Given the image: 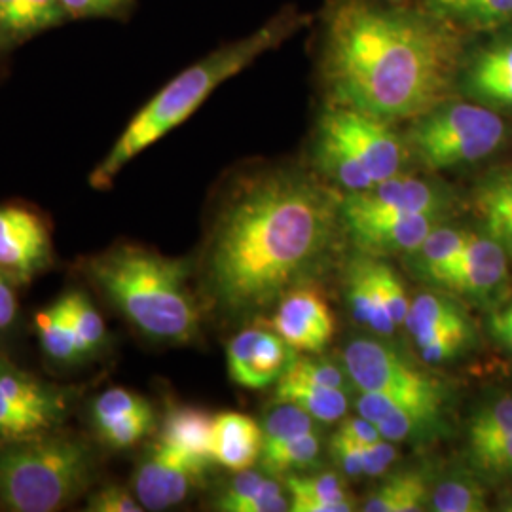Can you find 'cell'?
<instances>
[{
  "mask_svg": "<svg viewBox=\"0 0 512 512\" xmlns=\"http://www.w3.org/2000/svg\"><path fill=\"white\" fill-rule=\"evenodd\" d=\"M346 300L353 319L380 336H391L395 323L376 293L370 275V256L363 255L349 262L346 272Z\"/></svg>",
  "mask_w": 512,
  "mask_h": 512,
  "instance_id": "f1b7e54d",
  "label": "cell"
},
{
  "mask_svg": "<svg viewBox=\"0 0 512 512\" xmlns=\"http://www.w3.org/2000/svg\"><path fill=\"white\" fill-rule=\"evenodd\" d=\"M486 484L469 469V473H452L444 476L433 488L429 497V511L435 512H484L488 511Z\"/></svg>",
  "mask_w": 512,
  "mask_h": 512,
  "instance_id": "836d02e7",
  "label": "cell"
},
{
  "mask_svg": "<svg viewBox=\"0 0 512 512\" xmlns=\"http://www.w3.org/2000/svg\"><path fill=\"white\" fill-rule=\"evenodd\" d=\"M285 374L310 384L325 385L346 393L355 387L344 365H336L329 359H321V357H300L296 353L293 363L285 370Z\"/></svg>",
  "mask_w": 512,
  "mask_h": 512,
  "instance_id": "74e56055",
  "label": "cell"
},
{
  "mask_svg": "<svg viewBox=\"0 0 512 512\" xmlns=\"http://www.w3.org/2000/svg\"><path fill=\"white\" fill-rule=\"evenodd\" d=\"M490 325L497 327H512V300L497 306V310L490 315Z\"/></svg>",
  "mask_w": 512,
  "mask_h": 512,
  "instance_id": "f907efd6",
  "label": "cell"
},
{
  "mask_svg": "<svg viewBox=\"0 0 512 512\" xmlns=\"http://www.w3.org/2000/svg\"><path fill=\"white\" fill-rule=\"evenodd\" d=\"M342 198L300 169L241 179L220 202L200 260L205 304L224 317L268 311L334 253Z\"/></svg>",
  "mask_w": 512,
  "mask_h": 512,
  "instance_id": "6da1fadb",
  "label": "cell"
},
{
  "mask_svg": "<svg viewBox=\"0 0 512 512\" xmlns=\"http://www.w3.org/2000/svg\"><path fill=\"white\" fill-rule=\"evenodd\" d=\"M270 327L296 353L319 355L334 336V317L327 300L302 285L279 300Z\"/></svg>",
  "mask_w": 512,
  "mask_h": 512,
  "instance_id": "d6986e66",
  "label": "cell"
},
{
  "mask_svg": "<svg viewBox=\"0 0 512 512\" xmlns=\"http://www.w3.org/2000/svg\"><path fill=\"white\" fill-rule=\"evenodd\" d=\"M370 275H372L376 293L380 296L387 313L391 315L395 327H403L406 313L410 308L403 281L393 272L391 266L374 260V256H370Z\"/></svg>",
  "mask_w": 512,
  "mask_h": 512,
  "instance_id": "f35d334b",
  "label": "cell"
},
{
  "mask_svg": "<svg viewBox=\"0 0 512 512\" xmlns=\"http://www.w3.org/2000/svg\"><path fill=\"white\" fill-rule=\"evenodd\" d=\"M35 332L42 355L50 365L73 368L88 363L61 298H57L52 306L38 311Z\"/></svg>",
  "mask_w": 512,
  "mask_h": 512,
  "instance_id": "83f0119b",
  "label": "cell"
},
{
  "mask_svg": "<svg viewBox=\"0 0 512 512\" xmlns=\"http://www.w3.org/2000/svg\"><path fill=\"white\" fill-rule=\"evenodd\" d=\"M99 473L90 440L67 431L0 446V505L14 512H54L90 490Z\"/></svg>",
  "mask_w": 512,
  "mask_h": 512,
  "instance_id": "5b68a950",
  "label": "cell"
},
{
  "mask_svg": "<svg viewBox=\"0 0 512 512\" xmlns=\"http://www.w3.org/2000/svg\"><path fill=\"white\" fill-rule=\"evenodd\" d=\"M342 365L357 391L403 399L450 403L446 384L382 338H353L342 351Z\"/></svg>",
  "mask_w": 512,
  "mask_h": 512,
  "instance_id": "ba28073f",
  "label": "cell"
},
{
  "mask_svg": "<svg viewBox=\"0 0 512 512\" xmlns=\"http://www.w3.org/2000/svg\"><path fill=\"white\" fill-rule=\"evenodd\" d=\"M501 509H505V511H512V497L503 503V507H501Z\"/></svg>",
  "mask_w": 512,
  "mask_h": 512,
  "instance_id": "f5cc1de1",
  "label": "cell"
},
{
  "mask_svg": "<svg viewBox=\"0 0 512 512\" xmlns=\"http://www.w3.org/2000/svg\"><path fill=\"white\" fill-rule=\"evenodd\" d=\"M211 433L213 416L194 406H175L165 414L158 442L205 467H211V463H215L211 456Z\"/></svg>",
  "mask_w": 512,
  "mask_h": 512,
  "instance_id": "d4e9b609",
  "label": "cell"
},
{
  "mask_svg": "<svg viewBox=\"0 0 512 512\" xmlns=\"http://www.w3.org/2000/svg\"><path fill=\"white\" fill-rule=\"evenodd\" d=\"M129 4L131 0H61L65 16L71 19L118 16Z\"/></svg>",
  "mask_w": 512,
  "mask_h": 512,
  "instance_id": "ee69618b",
  "label": "cell"
},
{
  "mask_svg": "<svg viewBox=\"0 0 512 512\" xmlns=\"http://www.w3.org/2000/svg\"><path fill=\"white\" fill-rule=\"evenodd\" d=\"M471 202L476 215L512 207V164L495 169L476 184Z\"/></svg>",
  "mask_w": 512,
  "mask_h": 512,
  "instance_id": "60d3db41",
  "label": "cell"
},
{
  "mask_svg": "<svg viewBox=\"0 0 512 512\" xmlns=\"http://www.w3.org/2000/svg\"><path fill=\"white\" fill-rule=\"evenodd\" d=\"M330 454L332 459L338 463V467L344 471V475L363 476V446H357L355 442L342 437V435H334L330 440Z\"/></svg>",
  "mask_w": 512,
  "mask_h": 512,
  "instance_id": "bcb514c9",
  "label": "cell"
},
{
  "mask_svg": "<svg viewBox=\"0 0 512 512\" xmlns=\"http://www.w3.org/2000/svg\"><path fill=\"white\" fill-rule=\"evenodd\" d=\"M357 414L372 421L391 442H420L440 437L446 429L448 404L397 399L382 393L359 391Z\"/></svg>",
  "mask_w": 512,
  "mask_h": 512,
  "instance_id": "2e32d148",
  "label": "cell"
},
{
  "mask_svg": "<svg viewBox=\"0 0 512 512\" xmlns=\"http://www.w3.org/2000/svg\"><path fill=\"white\" fill-rule=\"evenodd\" d=\"M458 92L499 114H512V31L497 33L463 55Z\"/></svg>",
  "mask_w": 512,
  "mask_h": 512,
  "instance_id": "9a60e30c",
  "label": "cell"
},
{
  "mask_svg": "<svg viewBox=\"0 0 512 512\" xmlns=\"http://www.w3.org/2000/svg\"><path fill=\"white\" fill-rule=\"evenodd\" d=\"M319 421L313 420L308 412H304L302 408H298L293 403H279L272 408L262 425V435H264V444L262 448H270L277 446L281 442L306 435L310 431L319 429L317 425Z\"/></svg>",
  "mask_w": 512,
  "mask_h": 512,
  "instance_id": "d590c367",
  "label": "cell"
},
{
  "mask_svg": "<svg viewBox=\"0 0 512 512\" xmlns=\"http://www.w3.org/2000/svg\"><path fill=\"white\" fill-rule=\"evenodd\" d=\"M80 389L54 384L0 353V446L61 431Z\"/></svg>",
  "mask_w": 512,
  "mask_h": 512,
  "instance_id": "52a82bcc",
  "label": "cell"
},
{
  "mask_svg": "<svg viewBox=\"0 0 512 512\" xmlns=\"http://www.w3.org/2000/svg\"><path fill=\"white\" fill-rule=\"evenodd\" d=\"M313 164L315 169L332 184L340 186L348 194L363 192L374 186L365 165L355 152L323 122L317 124L313 143Z\"/></svg>",
  "mask_w": 512,
  "mask_h": 512,
  "instance_id": "cb8c5ba5",
  "label": "cell"
},
{
  "mask_svg": "<svg viewBox=\"0 0 512 512\" xmlns=\"http://www.w3.org/2000/svg\"><path fill=\"white\" fill-rule=\"evenodd\" d=\"M18 285L0 270V344H6L19 329Z\"/></svg>",
  "mask_w": 512,
  "mask_h": 512,
  "instance_id": "7bdbcfd3",
  "label": "cell"
},
{
  "mask_svg": "<svg viewBox=\"0 0 512 512\" xmlns=\"http://www.w3.org/2000/svg\"><path fill=\"white\" fill-rule=\"evenodd\" d=\"M420 8L461 31H494L512 21V0H421Z\"/></svg>",
  "mask_w": 512,
  "mask_h": 512,
  "instance_id": "f546056e",
  "label": "cell"
},
{
  "mask_svg": "<svg viewBox=\"0 0 512 512\" xmlns=\"http://www.w3.org/2000/svg\"><path fill=\"white\" fill-rule=\"evenodd\" d=\"M67 19L61 0H19L18 44Z\"/></svg>",
  "mask_w": 512,
  "mask_h": 512,
  "instance_id": "ab89813d",
  "label": "cell"
},
{
  "mask_svg": "<svg viewBox=\"0 0 512 512\" xmlns=\"http://www.w3.org/2000/svg\"><path fill=\"white\" fill-rule=\"evenodd\" d=\"M59 298L73 323L76 338L84 349L88 363L97 357H103L109 349L110 334L107 323L101 311L93 304L92 298L78 289H71Z\"/></svg>",
  "mask_w": 512,
  "mask_h": 512,
  "instance_id": "d6a6232c",
  "label": "cell"
},
{
  "mask_svg": "<svg viewBox=\"0 0 512 512\" xmlns=\"http://www.w3.org/2000/svg\"><path fill=\"white\" fill-rule=\"evenodd\" d=\"M461 29L423 8L332 0L321 76L330 107L410 122L458 92Z\"/></svg>",
  "mask_w": 512,
  "mask_h": 512,
  "instance_id": "7a4b0ae2",
  "label": "cell"
},
{
  "mask_svg": "<svg viewBox=\"0 0 512 512\" xmlns=\"http://www.w3.org/2000/svg\"><path fill=\"white\" fill-rule=\"evenodd\" d=\"M473 234L475 232L448 226L442 222L421 241L416 251L404 256L406 268L416 279L435 287L440 277L458 262L459 256L463 255Z\"/></svg>",
  "mask_w": 512,
  "mask_h": 512,
  "instance_id": "603a6c76",
  "label": "cell"
},
{
  "mask_svg": "<svg viewBox=\"0 0 512 512\" xmlns=\"http://www.w3.org/2000/svg\"><path fill=\"white\" fill-rule=\"evenodd\" d=\"M476 332L471 330H448L433 336L414 340L420 351L421 361L427 365H444L461 357L465 351L473 348Z\"/></svg>",
  "mask_w": 512,
  "mask_h": 512,
  "instance_id": "8d00e7d4",
  "label": "cell"
},
{
  "mask_svg": "<svg viewBox=\"0 0 512 512\" xmlns=\"http://www.w3.org/2000/svg\"><path fill=\"white\" fill-rule=\"evenodd\" d=\"M209 467L156 442L139 461L131 492L143 511H167L181 505L200 484Z\"/></svg>",
  "mask_w": 512,
  "mask_h": 512,
  "instance_id": "5bb4252c",
  "label": "cell"
},
{
  "mask_svg": "<svg viewBox=\"0 0 512 512\" xmlns=\"http://www.w3.org/2000/svg\"><path fill=\"white\" fill-rule=\"evenodd\" d=\"M310 19L308 14L287 8L255 33L220 46L219 50L177 74L131 118L128 128L93 169L90 186L95 190H109L133 158L158 143L169 131L179 128L226 80L245 71L258 57L285 44L302 31Z\"/></svg>",
  "mask_w": 512,
  "mask_h": 512,
  "instance_id": "277c9868",
  "label": "cell"
},
{
  "mask_svg": "<svg viewBox=\"0 0 512 512\" xmlns=\"http://www.w3.org/2000/svg\"><path fill=\"white\" fill-rule=\"evenodd\" d=\"M285 488L293 512H349L355 509V499L348 494L346 480L334 471L317 475H289Z\"/></svg>",
  "mask_w": 512,
  "mask_h": 512,
  "instance_id": "484cf974",
  "label": "cell"
},
{
  "mask_svg": "<svg viewBox=\"0 0 512 512\" xmlns=\"http://www.w3.org/2000/svg\"><path fill=\"white\" fill-rule=\"evenodd\" d=\"M262 427L239 412H220L213 418L211 456L224 469L239 473L253 469L262 454Z\"/></svg>",
  "mask_w": 512,
  "mask_h": 512,
  "instance_id": "44dd1931",
  "label": "cell"
},
{
  "mask_svg": "<svg viewBox=\"0 0 512 512\" xmlns=\"http://www.w3.org/2000/svg\"><path fill=\"white\" fill-rule=\"evenodd\" d=\"M454 205L452 192L431 179L399 173L363 192L342 198V219L391 217V215H442L448 217Z\"/></svg>",
  "mask_w": 512,
  "mask_h": 512,
  "instance_id": "8fae6325",
  "label": "cell"
},
{
  "mask_svg": "<svg viewBox=\"0 0 512 512\" xmlns=\"http://www.w3.org/2000/svg\"><path fill=\"white\" fill-rule=\"evenodd\" d=\"M431 482L425 471L406 469L385 478L363 505L366 512H418L429 509Z\"/></svg>",
  "mask_w": 512,
  "mask_h": 512,
  "instance_id": "1f68e13d",
  "label": "cell"
},
{
  "mask_svg": "<svg viewBox=\"0 0 512 512\" xmlns=\"http://www.w3.org/2000/svg\"><path fill=\"white\" fill-rule=\"evenodd\" d=\"M90 512H141L143 507L137 497L118 484H105L97 488L86 503Z\"/></svg>",
  "mask_w": 512,
  "mask_h": 512,
  "instance_id": "b9f144b4",
  "label": "cell"
},
{
  "mask_svg": "<svg viewBox=\"0 0 512 512\" xmlns=\"http://www.w3.org/2000/svg\"><path fill=\"white\" fill-rule=\"evenodd\" d=\"M490 330H492V336H494L495 340L512 355V327L490 325Z\"/></svg>",
  "mask_w": 512,
  "mask_h": 512,
  "instance_id": "816d5d0a",
  "label": "cell"
},
{
  "mask_svg": "<svg viewBox=\"0 0 512 512\" xmlns=\"http://www.w3.org/2000/svg\"><path fill=\"white\" fill-rule=\"evenodd\" d=\"M90 423L97 442L114 452L135 448L156 429L147 399L126 387H109L90 403Z\"/></svg>",
  "mask_w": 512,
  "mask_h": 512,
  "instance_id": "e0dca14e",
  "label": "cell"
},
{
  "mask_svg": "<svg viewBox=\"0 0 512 512\" xmlns=\"http://www.w3.org/2000/svg\"><path fill=\"white\" fill-rule=\"evenodd\" d=\"M442 215H391L342 219L344 232L368 256L410 255L437 226Z\"/></svg>",
  "mask_w": 512,
  "mask_h": 512,
  "instance_id": "ffe728a7",
  "label": "cell"
},
{
  "mask_svg": "<svg viewBox=\"0 0 512 512\" xmlns=\"http://www.w3.org/2000/svg\"><path fill=\"white\" fill-rule=\"evenodd\" d=\"M275 401L293 403L319 423H336L346 418L349 393L325 385L310 384L283 374L277 382Z\"/></svg>",
  "mask_w": 512,
  "mask_h": 512,
  "instance_id": "4dcf8cb0",
  "label": "cell"
},
{
  "mask_svg": "<svg viewBox=\"0 0 512 512\" xmlns=\"http://www.w3.org/2000/svg\"><path fill=\"white\" fill-rule=\"evenodd\" d=\"M19 0H0V50L18 44Z\"/></svg>",
  "mask_w": 512,
  "mask_h": 512,
  "instance_id": "681fc988",
  "label": "cell"
},
{
  "mask_svg": "<svg viewBox=\"0 0 512 512\" xmlns=\"http://www.w3.org/2000/svg\"><path fill=\"white\" fill-rule=\"evenodd\" d=\"M478 219L484 226V234L497 239L512 258V207L495 209L490 213L478 215Z\"/></svg>",
  "mask_w": 512,
  "mask_h": 512,
  "instance_id": "7dc6e473",
  "label": "cell"
},
{
  "mask_svg": "<svg viewBox=\"0 0 512 512\" xmlns=\"http://www.w3.org/2000/svg\"><path fill=\"white\" fill-rule=\"evenodd\" d=\"M391 440L378 439L372 444L363 446V471L366 476H382L399 458L397 448Z\"/></svg>",
  "mask_w": 512,
  "mask_h": 512,
  "instance_id": "f6af8a7d",
  "label": "cell"
},
{
  "mask_svg": "<svg viewBox=\"0 0 512 512\" xmlns=\"http://www.w3.org/2000/svg\"><path fill=\"white\" fill-rule=\"evenodd\" d=\"M213 509L222 512L291 511V499L272 476L253 469L239 471L213 499Z\"/></svg>",
  "mask_w": 512,
  "mask_h": 512,
  "instance_id": "7402d4cb",
  "label": "cell"
},
{
  "mask_svg": "<svg viewBox=\"0 0 512 512\" xmlns=\"http://www.w3.org/2000/svg\"><path fill=\"white\" fill-rule=\"evenodd\" d=\"M403 327L414 340L448 330L475 329L471 317L452 294L431 291H423L412 300Z\"/></svg>",
  "mask_w": 512,
  "mask_h": 512,
  "instance_id": "4316f807",
  "label": "cell"
},
{
  "mask_svg": "<svg viewBox=\"0 0 512 512\" xmlns=\"http://www.w3.org/2000/svg\"><path fill=\"white\" fill-rule=\"evenodd\" d=\"M294 357L296 351L272 330H239L226 346L228 378L243 389H266L281 380Z\"/></svg>",
  "mask_w": 512,
  "mask_h": 512,
  "instance_id": "ac0fdd59",
  "label": "cell"
},
{
  "mask_svg": "<svg viewBox=\"0 0 512 512\" xmlns=\"http://www.w3.org/2000/svg\"><path fill=\"white\" fill-rule=\"evenodd\" d=\"M336 433L346 437L351 442H355L357 446H366V444H372V442L382 439L378 427L372 421L365 420L361 416H357V418H348V416L342 418Z\"/></svg>",
  "mask_w": 512,
  "mask_h": 512,
  "instance_id": "c3c4849f",
  "label": "cell"
},
{
  "mask_svg": "<svg viewBox=\"0 0 512 512\" xmlns=\"http://www.w3.org/2000/svg\"><path fill=\"white\" fill-rule=\"evenodd\" d=\"M509 253L488 234H473L458 262L442 275L435 289L448 291L478 306L501 304L509 283Z\"/></svg>",
  "mask_w": 512,
  "mask_h": 512,
  "instance_id": "7c38bea8",
  "label": "cell"
},
{
  "mask_svg": "<svg viewBox=\"0 0 512 512\" xmlns=\"http://www.w3.org/2000/svg\"><path fill=\"white\" fill-rule=\"evenodd\" d=\"M319 122L332 129L365 165L374 184L399 173L410 160L404 135L393 124L359 110L327 105Z\"/></svg>",
  "mask_w": 512,
  "mask_h": 512,
  "instance_id": "30bf717a",
  "label": "cell"
},
{
  "mask_svg": "<svg viewBox=\"0 0 512 512\" xmlns=\"http://www.w3.org/2000/svg\"><path fill=\"white\" fill-rule=\"evenodd\" d=\"M54 262L48 219L27 203H0V270L18 287H27Z\"/></svg>",
  "mask_w": 512,
  "mask_h": 512,
  "instance_id": "9c48e42d",
  "label": "cell"
},
{
  "mask_svg": "<svg viewBox=\"0 0 512 512\" xmlns=\"http://www.w3.org/2000/svg\"><path fill=\"white\" fill-rule=\"evenodd\" d=\"M387 2H391V4H401L404 0H387Z\"/></svg>",
  "mask_w": 512,
  "mask_h": 512,
  "instance_id": "db71d44e",
  "label": "cell"
},
{
  "mask_svg": "<svg viewBox=\"0 0 512 512\" xmlns=\"http://www.w3.org/2000/svg\"><path fill=\"white\" fill-rule=\"evenodd\" d=\"M321 446V433L319 429H315L277 446L262 448L260 463L266 475H294L317 465Z\"/></svg>",
  "mask_w": 512,
  "mask_h": 512,
  "instance_id": "e575fe53",
  "label": "cell"
},
{
  "mask_svg": "<svg viewBox=\"0 0 512 512\" xmlns=\"http://www.w3.org/2000/svg\"><path fill=\"white\" fill-rule=\"evenodd\" d=\"M78 272L129 327L150 342L188 346L202 336V306L188 287L190 264L137 243L78 260Z\"/></svg>",
  "mask_w": 512,
  "mask_h": 512,
  "instance_id": "3957f363",
  "label": "cell"
},
{
  "mask_svg": "<svg viewBox=\"0 0 512 512\" xmlns=\"http://www.w3.org/2000/svg\"><path fill=\"white\" fill-rule=\"evenodd\" d=\"M403 135L410 160L429 171H446L494 156L507 143L509 126L499 112L452 97L410 120Z\"/></svg>",
  "mask_w": 512,
  "mask_h": 512,
  "instance_id": "8992f818",
  "label": "cell"
},
{
  "mask_svg": "<svg viewBox=\"0 0 512 512\" xmlns=\"http://www.w3.org/2000/svg\"><path fill=\"white\" fill-rule=\"evenodd\" d=\"M465 459L484 484L512 478V395L480 404L467 423Z\"/></svg>",
  "mask_w": 512,
  "mask_h": 512,
  "instance_id": "4fadbf2b",
  "label": "cell"
}]
</instances>
